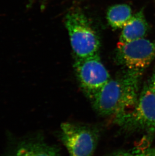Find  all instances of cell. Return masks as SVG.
<instances>
[{
	"label": "cell",
	"instance_id": "6",
	"mask_svg": "<svg viewBox=\"0 0 155 156\" xmlns=\"http://www.w3.org/2000/svg\"><path fill=\"white\" fill-rule=\"evenodd\" d=\"M116 60L127 69L143 72L155 58V41L144 38L118 44Z\"/></svg>",
	"mask_w": 155,
	"mask_h": 156
},
{
	"label": "cell",
	"instance_id": "10",
	"mask_svg": "<svg viewBox=\"0 0 155 156\" xmlns=\"http://www.w3.org/2000/svg\"><path fill=\"white\" fill-rule=\"evenodd\" d=\"M110 156H155V147L142 150L122 151L113 153Z\"/></svg>",
	"mask_w": 155,
	"mask_h": 156
},
{
	"label": "cell",
	"instance_id": "3",
	"mask_svg": "<svg viewBox=\"0 0 155 156\" xmlns=\"http://www.w3.org/2000/svg\"><path fill=\"white\" fill-rule=\"evenodd\" d=\"M115 120L129 129L155 132V93L149 85L143 87L134 107Z\"/></svg>",
	"mask_w": 155,
	"mask_h": 156
},
{
	"label": "cell",
	"instance_id": "7",
	"mask_svg": "<svg viewBox=\"0 0 155 156\" xmlns=\"http://www.w3.org/2000/svg\"><path fill=\"white\" fill-rule=\"evenodd\" d=\"M8 156H60L57 149L43 140L31 139L22 141Z\"/></svg>",
	"mask_w": 155,
	"mask_h": 156
},
{
	"label": "cell",
	"instance_id": "4",
	"mask_svg": "<svg viewBox=\"0 0 155 156\" xmlns=\"http://www.w3.org/2000/svg\"><path fill=\"white\" fill-rule=\"evenodd\" d=\"M60 136L70 156H93L98 144L96 129L72 122L62 124Z\"/></svg>",
	"mask_w": 155,
	"mask_h": 156
},
{
	"label": "cell",
	"instance_id": "5",
	"mask_svg": "<svg viewBox=\"0 0 155 156\" xmlns=\"http://www.w3.org/2000/svg\"><path fill=\"white\" fill-rule=\"evenodd\" d=\"M74 68L81 87L90 99L111 79L99 55L75 60Z\"/></svg>",
	"mask_w": 155,
	"mask_h": 156
},
{
	"label": "cell",
	"instance_id": "8",
	"mask_svg": "<svg viewBox=\"0 0 155 156\" xmlns=\"http://www.w3.org/2000/svg\"><path fill=\"white\" fill-rule=\"evenodd\" d=\"M122 28L118 44H123L143 38L148 32L149 25L143 11H140L133 15Z\"/></svg>",
	"mask_w": 155,
	"mask_h": 156
},
{
	"label": "cell",
	"instance_id": "11",
	"mask_svg": "<svg viewBox=\"0 0 155 156\" xmlns=\"http://www.w3.org/2000/svg\"><path fill=\"white\" fill-rule=\"evenodd\" d=\"M152 90L155 93V73L151 77L149 84H148Z\"/></svg>",
	"mask_w": 155,
	"mask_h": 156
},
{
	"label": "cell",
	"instance_id": "9",
	"mask_svg": "<svg viewBox=\"0 0 155 156\" xmlns=\"http://www.w3.org/2000/svg\"><path fill=\"white\" fill-rule=\"evenodd\" d=\"M107 20L114 30L122 28L133 16L130 6L126 4H117L111 6L107 12Z\"/></svg>",
	"mask_w": 155,
	"mask_h": 156
},
{
	"label": "cell",
	"instance_id": "1",
	"mask_svg": "<svg viewBox=\"0 0 155 156\" xmlns=\"http://www.w3.org/2000/svg\"><path fill=\"white\" fill-rule=\"evenodd\" d=\"M143 72L127 69L121 76L111 78L90 99L95 110L104 116L116 118L133 108L139 96Z\"/></svg>",
	"mask_w": 155,
	"mask_h": 156
},
{
	"label": "cell",
	"instance_id": "2",
	"mask_svg": "<svg viewBox=\"0 0 155 156\" xmlns=\"http://www.w3.org/2000/svg\"><path fill=\"white\" fill-rule=\"evenodd\" d=\"M65 24L76 58L98 54L100 47L99 38L82 11L78 9L71 11L66 15Z\"/></svg>",
	"mask_w": 155,
	"mask_h": 156
}]
</instances>
